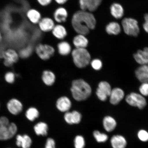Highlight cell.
I'll return each mask as SVG.
<instances>
[{
	"label": "cell",
	"mask_w": 148,
	"mask_h": 148,
	"mask_svg": "<svg viewBox=\"0 0 148 148\" xmlns=\"http://www.w3.org/2000/svg\"><path fill=\"white\" fill-rule=\"evenodd\" d=\"M71 24L74 30L78 34L86 36L89 33L90 29L95 28L96 20L91 13L81 10L73 14Z\"/></svg>",
	"instance_id": "6da1fadb"
},
{
	"label": "cell",
	"mask_w": 148,
	"mask_h": 148,
	"mask_svg": "<svg viewBox=\"0 0 148 148\" xmlns=\"http://www.w3.org/2000/svg\"><path fill=\"white\" fill-rule=\"evenodd\" d=\"M71 91L74 99L81 101L85 100L90 97L92 89L86 81L82 79H78L73 81Z\"/></svg>",
	"instance_id": "7a4b0ae2"
},
{
	"label": "cell",
	"mask_w": 148,
	"mask_h": 148,
	"mask_svg": "<svg viewBox=\"0 0 148 148\" xmlns=\"http://www.w3.org/2000/svg\"><path fill=\"white\" fill-rule=\"evenodd\" d=\"M17 130L16 124L10 123L8 118L5 116L0 117V140L12 138L16 134Z\"/></svg>",
	"instance_id": "3957f363"
},
{
	"label": "cell",
	"mask_w": 148,
	"mask_h": 148,
	"mask_svg": "<svg viewBox=\"0 0 148 148\" xmlns=\"http://www.w3.org/2000/svg\"><path fill=\"white\" fill-rule=\"evenodd\" d=\"M72 55L74 64L79 68L86 67L90 64L91 57L86 49L76 48L72 51Z\"/></svg>",
	"instance_id": "277c9868"
},
{
	"label": "cell",
	"mask_w": 148,
	"mask_h": 148,
	"mask_svg": "<svg viewBox=\"0 0 148 148\" xmlns=\"http://www.w3.org/2000/svg\"><path fill=\"white\" fill-rule=\"evenodd\" d=\"M122 24L126 34L134 37L138 36L140 29L136 20L132 18H125L122 21Z\"/></svg>",
	"instance_id": "5b68a950"
},
{
	"label": "cell",
	"mask_w": 148,
	"mask_h": 148,
	"mask_svg": "<svg viewBox=\"0 0 148 148\" xmlns=\"http://www.w3.org/2000/svg\"><path fill=\"white\" fill-rule=\"evenodd\" d=\"M127 103L130 106L138 107L140 110L143 109L147 105V101L143 96L140 94L132 92L125 98Z\"/></svg>",
	"instance_id": "8992f818"
},
{
	"label": "cell",
	"mask_w": 148,
	"mask_h": 148,
	"mask_svg": "<svg viewBox=\"0 0 148 148\" xmlns=\"http://www.w3.org/2000/svg\"><path fill=\"white\" fill-rule=\"evenodd\" d=\"M36 51L37 55L42 60H49L55 53V49L52 46L47 44H40L36 46Z\"/></svg>",
	"instance_id": "52a82bcc"
},
{
	"label": "cell",
	"mask_w": 148,
	"mask_h": 148,
	"mask_svg": "<svg viewBox=\"0 0 148 148\" xmlns=\"http://www.w3.org/2000/svg\"><path fill=\"white\" fill-rule=\"evenodd\" d=\"M112 90L110 85L108 83L101 81L99 84L96 94L99 100L105 101L110 97Z\"/></svg>",
	"instance_id": "ba28073f"
},
{
	"label": "cell",
	"mask_w": 148,
	"mask_h": 148,
	"mask_svg": "<svg viewBox=\"0 0 148 148\" xmlns=\"http://www.w3.org/2000/svg\"><path fill=\"white\" fill-rule=\"evenodd\" d=\"M2 57L4 59V64L5 66H11L18 60L19 55L14 49H7L2 53Z\"/></svg>",
	"instance_id": "9c48e42d"
},
{
	"label": "cell",
	"mask_w": 148,
	"mask_h": 148,
	"mask_svg": "<svg viewBox=\"0 0 148 148\" xmlns=\"http://www.w3.org/2000/svg\"><path fill=\"white\" fill-rule=\"evenodd\" d=\"M102 0H79L81 10L93 12L100 5Z\"/></svg>",
	"instance_id": "30bf717a"
},
{
	"label": "cell",
	"mask_w": 148,
	"mask_h": 148,
	"mask_svg": "<svg viewBox=\"0 0 148 148\" xmlns=\"http://www.w3.org/2000/svg\"><path fill=\"white\" fill-rule=\"evenodd\" d=\"M7 108L11 114L17 115L23 110V105L21 101L16 99L9 100L7 103Z\"/></svg>",
	"instance_id": "8fae6325"
},
{
	"label": "cell",
	"mask_w": 148,
	"mask_h": 148,
	"mask_svg": "<svg viewBox=\"0 0 148 148\" xmlns=\"http://www.w3.org/2000/svg\"><path fill=\"white\" fill-rule=\"evenodd\" d=\"M112 148H125L127 145L126 139L121 135H114L110 140Z\"/></svg>",
	"instance_id": "7c38bea8"
},
{
	"label": "cell",
	"mask_w": 148,
	"mask_h": 148,
	"mask_svg": "<svg viewBox=\"0 0 148 148\" xmlns=\"http://www.w3.org/2000/svg\"><path fill=\"white\" fill-rule=\"evenodd\" d=\"M125 93L123 90L119 88H115L112 90L110 97V102L113 105H117L123 99Z\"/></svg>",
	"instance_id": "4fadbf2b"
},
{
	"label": "cell",
	"mask_w": 148,
	"mask_h": 148,
	"mask_svg": "<svg viewBox=\"0 0 148 148\" xmlns=\"http://www.w3.org/2000/svg\"><path fill=\"white\" fill-rule=\"evenodd\" d=\"M72 103L70 99L67 97H63L57 100L56 107L59 110L62 112H68L71 108Z\"/></svg>",
	"instance_id": "5bb4252c"
},
{
	"label": "cell",
	"mask_w": 148,
	"mask_h": 148,
	"mask_svg": "<svg viewBox=\"0 0 148 148\" xmlns=\"http://www.w3.org/2000/svg\"><path fill=\"white\" fill-rule=\"evenodd\" d=\"M38 24L40 30L45 32L52 31L55 26L53 20L48 17L41 18Z\"/></svg>",
	"instance_id": "9a60e30c"
},
{
	"label": "cell",
	"mask_w": 148,
	"mask_h": 148,
	"mask_svg": "<svg viewBox=\"0 0 148 148\" xmlns=\"http://www.w3.org/2000/svg\"><path fill=\"white\" fill-rule=\"evenodd\" d=\"M103 125L105 131L108 132H111L116 129L117 126V122L112 116H107L103 118Z\"/></svg>",
	"instance_id": "2e32d148"
},
{
	"label": "cell",
	"mask_w": 148,
	"mask_h": 148,
	"mask_svg": "<svg viewBox=\"0 0 148 148\" xmlns=\"http://www.w3.org/2000/svg\"><path fill=\"white\" fill-rule=\"evenodd\" d=\"M53 18L58 23L66 22L68 16V13L64 7H60L55 11L53 14Z\"/></svg>",
	"instance_id": "e0dca14e"
},
{
	"label": "cell",
	"mask_w": 148,
	"mask_h": 148,
	"mask_svg": "<svg viewBox=\"0 0 148 148\" xmlns=\"http://www.w3.org/2000/svg\"><path fill=\"white\" fill-rule=\"evenodd\" d=\"M16 144L18 147L22 148H30L32 144V140L27 135L23 136L18 135L16 137Z\"/></svg>",
	"instance_id": "ac0fdd59"
},
{
	"label": "cell",
	"mask_w": 148,
	"mask_h": 148,
	"mask_svg": "<svg viewBox=\"0 0 148 148\" xmlns=\"http://www.w3.org/2000/svg\"><path fill=\"white\" fill-rule=\"evenodd\" d=\"M147 65H142L137 69L135 75L139 81L142 83H148V71Z\"/></svg>",
	"instance_id": "d6986e66"
},
{
	"label": "cell",
	"mask_w": 148,
	"mask_h": 148,
	"mask_svg": "<svg viewBox=\"0 0 148 148\" xmlns=\"http://www.w3.org/2000/svg\"><path fill=\"white\" fill-rule=\"evenodd\" d=\"M84 35L78 34L74 37L73 45L77 49H86L88 45V41Z\"/></svg>",
	"instance_id": "ffe728a7"
},
{
	"label": "cell",
	"mask_w": 148,
	"mask_h": 148,
	"mask_svg": "<svg viewBox=\"0 0 148 148\" xmlns=\"http://www.w3.org/2000/svg\"><path fill=\"white\" fill-rule=\"evenodd\" d=\"M52 32L53 36L60 40H62L67 36V32L64 26L61 25H55Z\"/></svg>",
	"instance_id": "44dd1931"
},
{
	"label": "cell",
	"mask_w": 148,
	"mask_h": 148,
	"mask_svg": "<svg viewBox=\"0 0 148 148\" xmlns=\"http://www.w3.org/2000/svg\"><path fill=\"white\" fill-rule=\"evenodd\" d=\"M27 17L31 23L38 24L41 19V15L38 11L34 9H29L27 13Z\"/></svg>",
	"instance_id": "7402d4cb"
},
{
	"label": "cell",
	"mask_w": 148,
	"mask_h": 148,
	"mask_svg": "<svg viewBox=\"0 0 148 148\" xmlns=\"http://www.w3.org/2000/svg\"><path fill=\"white\" fill-rule=\"evenodd\" d=\"M48 129L47 125L43 122L37 123L34 127V132L38 136H46L48 134Z\"/></svg>",
	"instance_id": "603a6c76"
},
{
	"label": "cell",
	"mask_w": 148,
	"mask_h": 148,
	"mask_svg": "<svg viewBox=\"0 0 148 148\" xmlns=\"http://www.w3.org/2000/svg\"><path fill=\"white\" fill-rule=\"evenodd\" d=\"M55 79L54 74L49 70H46L42 73V80L48 86L53 85L55 82Z\"/></svg>",
	"instance_id": "cb8c5ba5"
},
{
	"label": "cell",
	"mask_w": 148,
	"mask_h": 148,
	"mask_svg": "<svg viewBox=\"0 0 148 148\" xmlns=\"http://www.w3.org/2000/svg\"><path fill=\"white\" fill-rule=\"evenodd\" d=\"M134 56L135 60L138 64L141 66L148 65V56L143 51L138 50Z\"/></svg>",
	"instance_id": "d4e9b609"
},
{
	"label": "cell",
	"mask_w": 148,
	"mask_h": 148,
	"mask_svg": "<svg viewBox=\"0 0 148 148\" xmlns=\"http://www.w3.org/2000/svg\"><path fill=\"white\" fill-rule=\"evenodd\" d=\"M110 12L112 15L117 19L122 18L124 13L123 7L117 3H114L110 7Z\"/></svg>",
	"instance_id": "484cf974"
},
{
	"label": "cell",
	"mask_w": 148,
	"mask_h": 148,
	"mask_svg": "<svg viewBox=\"0 0 148 148\" xmlns=\"http://www.w3.org/2000/svg\"><path fill=\"white\" fill-rule=\"evenodd\" d=\"M59 53L62 55L66 56L69 54L71 51V47L67 42L62 41L58 44Z\"/></svg>",
	"instance_id": "4316f807"
},
{
	"label": "cell",
	"mask_w": 148,
	"mask_h": 148,
	"mask_svg": "<svg viewBox=\"0 0 148 148\" xmlns=\"http://www.w3.org/2000/svg\"><path fill=\"white\" fill-rule=\"evenodd\" d=\"M106 31L109 34L118 35L121 31V28L119 24L112 22L107 25Z\"/></svg>",
	"instance_id": "83f0119b"
},
{
	"label": "cell",
	"mask_w": 148,
	"mask_h": 148,
	"mask_svg": "<svg viewBox=\"0 0 148 148\" xmlns=\"http://www.w3.org/2000/svg\"><path fill=\"white\" fill-rule=\"evenodd\" d=\"M39 112L35 107H30L26 111L25 116L27 119L31 121H34L39 116Z\"/></svg>",
	"instance_id": "f1b7e54d"
},
{
	"label": "cell",
	"mask_w": 148,
	"mask_h": 148,
	"mask_svg": "<svg viewBox=\"0 0 148 148\" xmlns=\"http://www.w3.org/2000/svg\"><path fill=\"white\" fill-rule=\"evenodd\" d=\"M93 136L96 141L99 143H105L108 140L109 138L106 134L97 130L94 131Z\"/></svg>",
	"instance_id": "f546056e"
},
{
	"label": "cell",
	"mask_w": 148,
	"mask_h": 148,
	"mask_svg": "<svg viewBox=\"0 0 148 148\" xmlns=\"http://www.w3.org/2000/svg\"><path fill=\"white\" fill-rule=\"evenodd\" d=\"M74 146L75 148H84L86 146V141L83 137L80 135L75 136L74 139Z\"/></svg>",
	"instance_id": "4dcf8cb0"
},
{
	"label": "cell",
	"mask_w": 148,
	"mask_h": 148,
	"mask_svg": "<svg viewBox=\"0 0 148 148\" xmlns=\"http://www.w3.org/2000/svg\"><path fill=\"white\" fill-rule=\"evenodd\" d=\"M82 116L80 113L77 111L71 112V119L72 125L77 124L80 123Z\"/></svg>",
	"instance_id": "1f68e13d"
},
{
	"label": "cell",
	"mask_w": 148,
	"mask_h": 148,
	"mask_svg": "<svg viewBox=\"0 0 148 148\" xmlns=\"http://www.w3.org/2000/svg\"><path fill=\"white\" fill-rule=\"evenodd\" d=\"M137 136L139 140L142 142L148 141V132L144 129L140 130L138 131Z\"/></svg>",
	"instance_id": "d6a6232c"
},
{
	"label": "cell",
	"mask_w": 148,
	"mask_h": 148,
	"mask_svg": "<svg viewBox=\"0 0 148 148\" xmlns=\"http://www.w3.org/2000/svg\"><path fill=\"white\" fill-rule=\"evenodd\" d=\"M32 53V49L30 47H27L20 51L19 56L22 58H27L30 56Z\"/></svg>",
	"instance_id": "836d02e7"
},
{
	"label": "cell",
	"mask_w": 148,
	"mask_h": 148,
	"mask_svg": "<svg viewBox=\"0 0 148 148\" xmlns=\"http://www.w3.org/2000/svg\"><path fill=\"white\" fill-rule=\"evenodd\" d=\"M91 66L96 70H100L102 67V63L99 59H95L91 62Z\"/></svg>",
	"instance_id": "e575fe53"
},
{
	"label": "cell",
	"mask_w": 148,
	"mask_h": 148,
	"mask_svg": "<svg viewBox=\"0 0 148 148\" xmlns=\"http://www.w3.org/2000/svg\"><path fill=\"white\" fill-rule=\"evenodd\" d=\"M5 78L7 82L12 84L14 82L15 75L12 72H8L5 74Z\"/></svg>",
	"instance_id": "d590c367"
},
{
	"label": "cell",
	"mask_w": 148,
	"mask_h": 148,
	"mask_svg": "<svg viewBox=\"0 0 148 148\" xmlns=\"http://www.w3.org/2000/svg\"><path fill=\"white\" fill-rule=\"evenodd\" d=\"M139 90L142 95L148 97V83H142L139 88Z\"/></svg>",
	"instance_id": "8d00e7d4"
},
{
	"label": "cell",
	"mask_w": 148,
	"mask_h": 148,
	"mask_svg": "<svg viewBox=\"0 0 148 148\" xmlns=\"http://www.w3.org/2000/svg\"><path fill=\"white\" fill-rule=\"evenodd\" d=\"M44 148H56L55 140L51 138H47Z\"/></svg>",
	"instance_id": "74e56055"
},
{
	"label": "cell",
	"mask_w": 148,
	"mask_h": 148,
	"mask_svg": "<svg viewBox=\"0 0 148 148\" xmlns=\"http://www.w3.org/2000/svg\"><path fill=\"white\" fill-rule=\"evenodd\" d=\"M39 4L43 6H47L51 3L52 0H37Z\"/></svg>",
	"instance_id": "f35d334b"
},
{
	"label": "cell",
	"mask_w": 148,
	"mask_h": 148,
	"mask_svg": "<svg viewBox=\"0 0 148 148\" xmlns=\"http://www.w3.org/2000/svg\"><path fill=\"white\" fill-rule=\"evenodd\" d=\"M144 18L145 22L143 25L144 29L146 32L148 33V14H146Z\"/></svg>",
	"instance_id": "ab89813d"
},
{
	"label": "cell",
	"mask_w": 148,
	"mask_h": 148,
	"mask_svg": "<svg viewBox=\"0 0 148 148\" xmlns=\"http://www.w3.org/2000/svg\"><path fill=\"white\" fill-rule=\"evenodd\" d=\"M68 1V0H55L56 3L60 5H63Z\"/></svg>",
	"instance_id": "60d3db41"
},
{
	"label": "cell",
	"mask_w": 148,
	"mask_h": 148,
	"mask_svg": "<svg viewBox=\"0 0 148 148\" xmlns=\"http://www.w3.org/2000/svg\"><path fill=\"white\" fill-rule=\"evenodd\" d=\"M143 51L148 56V48L145 47Z\"/></svg>",
	"instance_id": "b9f144b4"
},
{
	"label": "cell",
	"mask_w": 148,
	"mask_h": 148,
	"mask_svg": "<svg viewBox=\"0 0 148 148\" xmlns=\"http://www.w3.org/2000/svg\"><path fill=\"white\" fill-rule=\"evenodd\" d=\"M2 36L1 34V32H0V43L2 41Z\"/></svg>",
	"instance_id": "7bdbcfd3"
},
{
	"label": "cell",
	"mask_w": 148,
	"mask_h": 148,
	"mask_svg": "<svg viewBox=\"0 0 148 148\" xmlns=\"http://www.w3.org/2000/svg\"><path fill=\"white\" fill-rule=\"evenodd\" d=\"M147 69L148 71V65H147Z\"/></svg>",
	"instance_id": "ee69618b"
}]
</instances>
